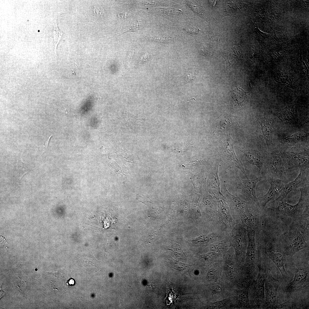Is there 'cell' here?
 <instances>
[{"instance_id": "1", "label": "cell", "mask_w": 309, "mask_h": 309, "mask_svg": "<svg viewBox=\"0 0 309 309\" xmlns=\"http://www.w3.org/2000/svg\"><path fill=\"white\" fill-rule=\"evenodd\" d=\"M281 237L285 253L292 255L308 247L309 221L300 219Z\"/></svg>"}, {"instance_id": "2", "label": "cell", "mask_w": 309, "mask_h": 309, "mask_svg": "<svg viewBox=\"0 0 309 309\" xmlns=\"http://www.w3.org/2000/svg\"><path fill=\"white\" fill-rule=\"evenodd\" d=\"M309 186L299 189L300 197L296 204L292 205L287 203L286 201H274L276 203V205L267 208V210L280 215L299 218L303 212L306 204L309 203Z\"/></svg>"}, {"instance_id": "3", "label": "cell", "mask_w": 309, "mask_h": 309, "mask_svg": "<svg viewBox=\"0 0 309 309\" xmlns=\"http://www.w3.org/2000/svg\"><path fill=\"white\" fill-rule=\"evenodd\" d=\"M231 246L234 249L237 258L246 253L248 238L246 229L240 223H236L229 235Z\"/></svg>"}, {"instance_id": "4", "label": "cell", "mask_w": 309, "mask_h": 309, "mask_svg": "<svg viewBox=\"0 0 309 309\" xmlns=\"http://www.w3.org/2000/svg\"><path fill=\"white\" fill-rule=\"evenodd\" d=\"M266 161L262 175L267 174V179L270 178L286 181V173L284 165L280 155L276 153L272 154Z\"/></svg>"}, {"instance_id": "5", "label": "cell", "mask_w": 309, "mask_h": 309, "mask_svg": "<svg viewBox=\"0 0 309 309\" xmlns=\"http://www.w3.org/2000/svg\"><path fill=\"white\" fill-rule=\"evenodd\" d=\"M309 169H300L298 176L293 181L285 184L280 191L278 197L274 201H286L288 195L298 188L309 186Z\"/></svg>"}, {"instance_id": "6", "label": "cell", "mask_w": 309, "mask_h": 309, "mask_svg": "<svg viewBox=\"0 0 309 309\" xmlns=\"http://www.w3.org/2000/svg\"><path fill=\"white\" fill-rule=\"evenodd\" d=\"M283 161L285 169H290L297 167L309 169L308 152L304 151L301 153L290 152L283 154Z\"/></svg>"}, {"instance_id": "7", "label": "cell", "mask_w": 309, "mask_h": 309, "mask_svg": "<svg viewBox=\"0 0 309 309\" xmlns=\"http://www.w3.org/2000/svg\"><path fill=\"white\" fill-rule=\"evenodd\" d=\"M279 284V281L274 278L270 273L267 274L265 282L266 294L264 308H271L276 307L277 292Z\"/></svg>"}, {"instance_id": "8", "label": "cell", "mask_w": 309, "mask_h": 309, "mask_svg": "<svg viewBox=\"0 0 309 309\" xmlns=\"http://www.w3.org/2000/svg\"><path fill=\"white\" fill-rule=\"evenodd\" d=\"M309 273L303 268H298L296 271L294 278L284 288L288 293L298 292L303 289L308 285Z\"/></svg>"}, {"instance_id": "9", "label": "cell", "mask_w": 309, "mask_h": 309, "mask_svg": "<svg viewBox=\"0 0 309 309\" xmlns=\"http://www.w3.org/2000/svg\"><path fill=\"white\" fill-rule=\"evenodd\" d=\"M268 180L270 184L269 190L258 200L261 209H264L269 202L278 196L280 191L285 184V181L279 179L270 178Z\"/></svg>"}, {"instance_id": "10", "label": "cell", "mask_w": 309, "mask_h": 309, "mask_svg": "<svg viewBox=\"0 0 309 309\" xmlns=\"http://www.w3.org/2000/svg\"><path fill=\"white\" fill-rule=\"evenodd\" d=\"M217 212L220 224H223L231 230L236 223L232 218L225 198L216 200Z\"/></svg>"}, {"instance_id": "11", "label": "cell", "mask_w": 309, "mask_h": 309, "mask_svg": "<svg viewBox=\"0 0 309 309\" xmlns=\"http://www.w3.org/2000/svg\"><path fill=\"white\" fill-rule=\"evenodd\" d=\"M267 274L260 268L257 278L252 288V296L255 302L260 305L264 300L265 282Z\"/></svg>"}, {"instance_id": "12", "label": "cell", "mask_w": 309, "mask_h": 309, "mask_svg": "<svg viewBox=\"0 0 309 309\" xmlns=\"http://www.w3.org/2000/svg\"><path fill=\"white\" fill-rule=\"evenodd\" d=\"M248 238V242L245 254V263L248 264H253L257 256V251L255 242L256 229L250 227L246 229Z\"/></svg>"}, {"instance_id": "13", "label": "cell", "mask_w": 309, "mask_h": 309, "mask_svg": "<svg viewBox=\"0 0 309 309\" xmlns=\"http://www.w3.org/2000/svg\"><path fill=\"white\" fill-rule=\"evenodd\" d=\"M219 164L215 165L210 174L208 187L210 194L216 199L225 198L221 192L220 182L218 174Z\"/></svg>"}, {"instance_id": "14", "label": "cell", "mask_w": 309, "mask_h": 309, "mask_svg": "<svg viewBox=\"0 0 309 309\" xmlns=\"http://www.w3.org/2000/svg\"><path fill=\"white\" fill-rule=\"evenodd\" d=\"M262 178V177H260L252 180H244L238 178L240 186L242 191L251 199L261 209L258 199L256 194L255 187L257 183L261 180Z\"/></svg>"}, {"instance_id": "15", "label": "cell", "mask_w": 309, "mask_h": 309, "mask_svg": "<svg viewBox=\"0 0 309 309\" xmlns=\"http://www.w3.org/2000/svg\"><path fill=\"white\" fill-rule=\"evenodd\" d=\"M240 150L244 154L246 161L248 163L256 166L262 173L266 161L261 152L258 150L254 149Z\"/></svg>"}, {"instance_id": "16", "label": "cell", "mask_w": 309, "mask_h": 309, "mask_svg": "<svg viewBox=\"0 0 309 309\" xmlns=\"http://www.w3.org/2000/svg\"><path fill=\"white\" fill-rule=\"evenodd\" d=\"M264 252L273 262L281 272L284 279L287 277V274L284 267V260L282 255L280 252L270 247L263 248Z\"/></svg>"}, {"instance_id": "17", "label": "cell", "mask_w": 309, "mask_h": 309, "mask_svg": "<svg viewBox=\"0 0 309 309\" xmlns=\"http://www.w3.org/2000/svg\"><path fill=\"white\" fill-rule=\"evenodd\" d=\"M231 246L229 235L226 238L212 242L209 249L211 251L220 253L225 251Z\"/></svg>"}, {"instance_id": "18", "label": "cell", "mask_w": 309, "mask_h": 309, "mask_svg": "<svg viewBox=\"0 0 309 309\" xmlns=\"http://www.w3.org/2000/svg\"><path fill=\"white\" fill-rule=\"evenodd\" d=\"M238 304L241 306L247 307L249 306L248 288H245L239 291L237 296Z\"/></svg>"}, {"instance_id": "19", "label": "cell", "mask_w": 309, "mask_h": 309, "mask_svg": "<svg viewBox=\"0 0 309 309\" xmlns=\"http://www.w3.org/2000/svg\"><path fill=\"white\" fill-rule=\"evenodd\" d=\"M168 262L172 268L183 272H187L190 269L188 265L176 260L172 258H169Z\"/></svg>"}, {"instance_id": "20", "label": "cell", "mask_w": 309, "mask_h": 309, "mask_svg": "<svg viewBox=\"0 0 309 309\" xmlns=\"http://www.w3.org/2000/svg\"><path fill=\"white\" fill-rule=\"evenodd\" d=\"M225 270L228 276L231 278H234L235 272L234 265L231 255L228 254L227 256Z\"/></svg>"}, {"instance_id": "21", "label": "cell", "mask_w": 309, "mask_h": 309, "mask_svg": "<svg viewBox=\"0 0 309 309\" xmlns=\"http://www.w3.org/2000/svg\"><path fill=\"white\" fill-rule=\"evenodd\" d=\"M218 271L216 269L211 268L209 270L207 276L209 280L216 282L218 278Z\"/></svg>"}, {"instance_id": "22", "label": "cell", "mask_w": 309, "mask_h": 309, "mask_svg": "<svg viewBox=\"0 0 309 309\" xmlns=\"http://www.w3.org/2000/svg\"><path fill=\"white\" fill-rule=\"evenodd\" d=\"M54 41L56 43L55 48L54 51L55 53L56 54L57 46L61 39V38L62 34V32L59 30L57 25H56V28L54 31Z\"/></svg>"}, {"instance_id": "23", "label": "cell", "mask_w": 309, "mask_h": 309, "mask_svg": "<svg viewBox=\"0 0 309 309\" xmlns=\"http://www.w3.org/2000/svg\"><path fill=\"white\" fill-rule=\"evenodd\" d=\"M227 303L225 300L218 301L209 304V307L210 308L219 309L223 307Z\"/></svg>"}, {"instance_id": "24", "label": "cell", "mask_w": 309, "mask_h": 309, "mask_svg": "<svg viewBox=\"0 0 309 309\" xmlns=\"http://www.w3.org/2000/svg\"><path fill=\"white\" fill-rule=\"evenodd\" d=\"M94 11V13L98 16L102 17L104 15V12L103 9L100 5H95Z\"/></svg>"}, {"instance_id": "25", "label": "cell", "mask_w": 309, "mask_h": 309, "mask_svg": "<svg viewBox=\"0 0 309 309\" xmlns=\"http://www.w3.org/2000/svg\"><path fill=\"white\" fill-rule=\"evenodd\" d=\"M211 287V291L213 293H219L222 291L221 286L218 284H216L213 285Z\"/></svg>"}, {"instance_id": "26", "label": "cell", "mask_w": 309, "mask_h": 309, "mask_svg": "<svg viewBox=\"0 0 309 309\" xmlns=\"http://www.w3.org/2000/svg\"><path fill=\"white\" fill-rule=\"evenodd\" d=\"M75 68L76 69H78V67H79V66H80V62H78V61H76V62H75Z\"/></svg>"}, {"instance_id": "27", "label": "cell", "mask_w": 309, "mask_h": 309, "mask_svg": "<svg viewBox=\"0 0 309 309\" xmlns=\"http://www.w3.org/2000/svg\"><path fill=\"white\" fill-rule=\"evenodd\" d=\"M51 136H50L49 137V139H48L47 141L45 142V144H44V145L43 146V147H45V148H47V146H48V144L50 138Z\"/></svg>"}, {"instance_id": "28", "label": "cell", "mask_w": 309, "mask_h": 309, "mask_svg": "<svg viewBox=\"0 0 309 309\" xmlns=\"http://www.w3.org/2000/svg\"><path fill=\"white\" fill-rule=\"evenodd\" d=\"M72 70V72H73V74H74V75H75V72H74V70Z\"/></svg>"}, {"instance_id": "29", "label": "cell", "mask_w": 309, "mask_h": 309, "mask_svg": "<svg viewBox=\"0 0 309 309\" xmlns=\"http://www.w3.org/2000/svg\"><path fill=\"white\" fill-rule=\"evenodd\" d=\"M249 86H250V87H251V84H250V82H249Z\"/></svg>"}]
</instances>
